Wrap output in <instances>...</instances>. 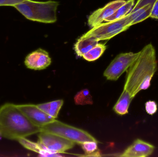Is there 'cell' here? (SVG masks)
I'll return each instance as SVG.
<instances>
[{"label":"cell","instance_id":"4fadbf2b","mask_svg":"<svg viewBox=\"0 0 158 157\" xmlns=\"http://www.w3.org/2000/svg\"><path fill=\"white\" fill-rule=\"evenodd\" d=\"M99 41L95 37L83 35L78 39L74 45L75 52L79 57H82L85 53L97 45Z\"/></svg>","mask_w":158,"mask_h":157},{"label":"cell","instance_id":"d6986e66","mask_svg":"<svg viewBox=\"0 0 158 157\" xmlns=\"http://www.w3.org/2000/svg\"><path fill=\"white\" fill-rule=\"evenodd\" d=\"M81 146L86 156H100L98 150V141H86L81 144Z\"/></svg>","mask_w":158,"mask_h":157},{"label":"cell","instance_id":"9c48e42d","mask_svg":"<svg viewBox=\"0 0 158 157\" xmlns=\"http://www.w3.org/2000/svg\"><path fill=\"white\" fill-rule=\"evenodd\" d=\"M126 2L125 0H115L107 4L104 7L94 11L88 17V24L89 26L94 27L103 23Z\"/></svg>","mask_w":158,"mask_h":157},{"label":"cell","instance_id":"ac0fdd59","mask_svg":"<svg viewBox=\"0 0 158 157\" xmlns=\"http://www.w3.org/2000/svg\"><path fill=\"white\" fill-rule=\"evenodd\" d=\"M74 100L77 105H92L94 103L90 91L86 88L78 92L75 96Z\"/></svg>","mask_w":158,"mask_h":157},{"label":"cell","instance_id":"44dd1931","mask_svg":"<svg viewBox=\"0 0 158 157\" xmlns=\"http://www.w3.org/2000/svg\"><path fill=\"white\" fill-rule=\"evenodd\" d=\"M25 0H0V6H15L19 4Z\"/></svg>","mask_w":158,"mask_h":157},{"label":"cell","instance_id":"ffe728a7","mask_svg":"<svg viewBox=\"0 0 158 157\" xmlns=\"http://www.w3.org/2000/svg\"><path fill=\"white\" fill-rule=\"evenodd\" d=\"M145 108L147 112L150 115L155 114L157 110L156 103L154 101H148L145 104Z\"/></svg>","mask_w":158,"mask_h":157},{"label":"cell","instance_id":"3957f363","mask_svg":"<svg viewBox=\"0 0 158 157\" xmlns=\"http://www.w3.org/2000/svg\"><path fill=\"white\" fill-rule=\"evenodd\" d=\"M59 5L58 2L51 0L47 2L25 0L14 7L29 20L52 24L57 21L56 12Z\"/></svg>","mask_w":158,"mask_h":157},{"label":"cell","instance_id":"5b68a950","mask_svg":"<svg viewBox=\"0 0 158 157\" xmlns=\"http://www.w3.org/2000/svg\"><path fill=\"white\" fill-rule=\"evenodd\" d=\"M127 15L113 21L102 23L92 28L84 34L85 36H92L100 41L107 40L116 35L125 31L131 27Z\"/></svg>","mask_w":158,"mask_h":157},{"label":"cell","instance_id":"30bf717a","mask_svg":"<svg viewBox=\"0 0 158 157\" xmlns=\"http://www.w3.org/2000/svg\"><path fill=\"white\" fill-rule=\"evenodd\" d=\"M156 0H138L131 12L127 15L131 26L140 23L150 17L154 3Z\"/></svg>","mask_w":158,"mask_h":157},{"label":"cell","instance_id":"6da1fadb","mask_svg":"<svg viewBox=\"0 0 158 157\" xmlns=\"http://www.w3.org/2000/svg\"><path fill=\"white\" fill-rule=\"evenodd\" d=\"M156 70V50L154 46L149 44L141 51L138 59L126 71L123 91L119 99L130 106L140 91L149 87Z\"/></svg>","mask_w":158,"mask_h":157},{"label":"cell","instance_id":"52a82bcc","mask_svg":"<svg viewBox=\"0 0 158 157\" xmlns=\"http://www.w3.org/2000/svg\"><path fill=\"white\" fill-rule=\"evenodd\" d=\"M38 137V143L53 153H65L73 148L76 144L62 136L46 132H40Z\"/></svg>","mask_w":158,"mask_h":157},{"label":"cell","instance_id":"603a6c76","mask_svg":"<svg viewBox=\"0 0 158 157\" xmlns=\"http://www.w3.org/2000/svg\"><path fill=\"white\" fill-rule=\"evenodd\" d=\"M1 137H2V136H1V134H0V138H1Z\"/></svg>","mask_w":158,"mask_h":157},{"label":"cell","instance_id":"5bb4252c","mask_svg":"<svg viewBox=\"0 0 158 157\" xmlns=\"http://www.w3.org/2000/svg\"><path fill=\"white\" fill-rule=\"evenodd\" d=\"M63 100H58L51 102L37 105V107L44 112L52 118L56 119L58 117L59 111L64 105Z\"/></svg>","mask_w":158,"mask_h":157},{"label":"cell","instance_id":"2e32d148","mask_svg":"<svg viewBox=\"0 0 158 157\" xmlns=\"http://www.w3.org/2000/svg\"><path fill=\"white\" fill-rule=\"evenodd\" d=\"M134 0H128L126 2L117 9L115 13L105 20V22L113 21L124 17L127 15L134 6Z\"/></svg>","mask_w":158,"mask_h":157},{"label":"cell","instance_id":"277c9868","mask_svg":"<svg viewBox=\"0 0 158 157\" xmlns=\"http://www.w3.org/2000/svg\"><path fill=\"white\" fill-rule=\"evenodd\" d=\"M41 129V131L59 135L78 144L81 145L86 141H97L93 135L86 131L56 120L44 125Z\"/></svg>","mask_w":158,"mask_h":157},{"label":"cell","instance_id":"9a60e30c","mask_svg":"<svg viewBox=\"0 0 158 157\" xmlns=\"http://www.w3.org/2000/svg\"><path fill=\"white\" fill-rule=\"evenodd\" d=\"M26 137L19 138L17 141L19 143L28 150L33 151L40 154L42 156H58L59 154H52L45 151L39 143H34L26 139Z\"/></svg>","mask_w":158,"mask_h":157},{"label":"cell","instance_id":"e0dca14e","mask_svg":"<svg viewBox=\"0 0 158 157\" xmlns=\"http://www.w3.org/2000/svg\"><path fill=\"white\" fill-rule=\"evenodd\" d=\"M106 48V44L98 43L89 51L83 55L82 57L88 61H94L102 56Z\"/></svg>","mask_w":158,"mask_h":157},{"label":"cell","instance_id":"8992f818","mask_svg":"<svg viewBox=\"0 0 158 157\" xmlns=\"http://www.w3.org/2000/svg\"><path fill=\"white\" fill-rule=\"evenodd\" d=\"M140 53L141 51L136 53H125L117 55L105 70L104 77L107 80L117 81L138 59Z\"/></svg>","mask_w":158,"mask_h":157},{"label":"cell","instance_id":"8fae6325","mask_svg":"<svg viewBox=\"0 0 158 157\" xmlns=\"http://www.w3.org/2000/svg\"><path fill=\"white\" fill-rule=\"evenodd\" d=\"M24 63L28 69L42 70L51 65L52 59L48 52L40 48L28 54Z\"/></svg>","mask_w":158,"mask_h":157},{"label":"cell","instance_id":"7402d4cb","mask_svg":"<svg viewBox=\"0 0 158 157\" xmlns=\"http://www.w3.org/2000/svg\"><path fill=\"white\" fill-rule=\"evenodd\" d=\"M150 17L158 19V0L154 3Z\"/></svg>","mask_w":158,"mask_h":157},{"label":"cell","instance_id":"7a4b0ae2","mask_svg":"<svg viewBox=\"0 0 158 157\" xmlns=\"http://www.w3.org/2000/svg\"><path fill=\"white\" fill-rule=\"evenodd\" d=\"M41 131L32 123L13 103H6L0 107V134L9 140H17Z\"/></svg>","mask_w":158,"mask_h":157},{"label":"cell","instance_id":"ba28073f","mask_svg":"<svg viewBox=\"0 0 158 157\" xmlns=\"http://www.w3.org/2000/svg\"><path fill=\"white\" fill-rule=\"evenodd\" d=\"M16 106L33 124L40 128L56 120L40 109L37 105L20 104Z\"/></svg>","mask_w":158,"mask_h":157},{"label":"cell","instance_id":"7c38bea8","mask_svg":"<svg viewBox=\"0 0 158 157\" xmlns=\"http://www.w3.org/2000/svg\"><path fill=\"white\" fill-rule=\"evenodd\" d=\"M154 145L137 139L127 147L120 155L122 157H147L152 155L155 151Z\"/></svg>","mask_w":158,"mask_h":157}]
</instances>
